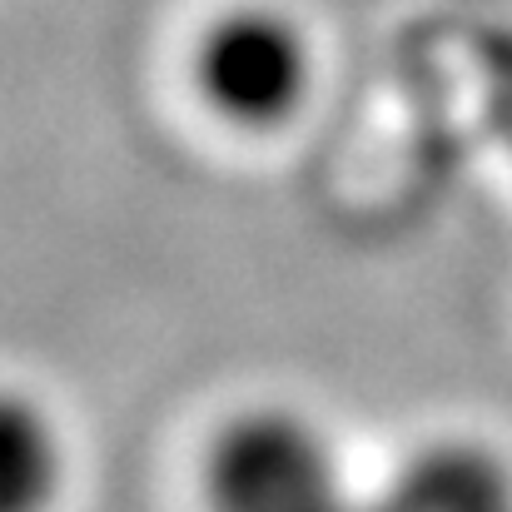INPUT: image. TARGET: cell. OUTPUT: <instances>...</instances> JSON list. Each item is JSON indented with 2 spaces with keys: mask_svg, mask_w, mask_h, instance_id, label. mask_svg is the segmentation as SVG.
Here are the masks:
<instances>
[{
  "mask_svg": "<svg viewBox=\"0 0 512 512\" xmlns=\"http://www.w3.org/2000/svg\"><path fill=\"white\" fill-rule=\"evenodd\" d=\"M204 512H358L339 443L299 408L254 403L204 448Z\"/></svg>",
  "mask_w": 512,
  "mask_h": 512,
  "instance_id": "cell-1",
  "label": "cell"
},
{
  "mask_svg": "<svg viewBox=\"0 0 512 512\" xmlns=\"http://www.w3.org/2000/svg\"><path fill=\"white\" fill-rule=\"evenodd\" d=\"M0 508L5 512H50L65 488V448L40 403L25 393L5 398L0 418Z\"/></svg>",
  "mask_w": 512,
  "mask_h": 512,
  "instance_id": "cell-4",
  "label": "cell"
},
{
  "mask_svg": "<svg viewBox=\"0 0 512 512\" xmlns=\"http://www.w3.org/2000/svg\"><path fill=\"white\" fill-rule=\"evenodd\" d=\"M358 512H512V463L483 438H433L363 493Z\"/></svg>",
  "mask_w": 512,
  "mask_h": 512,
  "instance_id": "cell-3",
  "label": "cell"
},
{
  "mask_svg": "<svg viewBox=\"0 0 512 512\" xmlns=\"http://www.w3.org/2000/svg\"><path fill=\"white\" fill-rule=\"evenodd\" d=\"M319 55L299 15L284 5H229L194 40V95L204 110L249 135L284 130L314 95Z\"/></svg>",
  "mask_w": 512,
  "mask_h": 512,
  "instance_id": "cell-2",
  "label": "cell"
},
{
  "mask_svg": "<svg viewBox=\"0 0 512 512\" xmlns=\"http://www.w3.org/2000/svg\"><path fill=\"white\" fill-rule=\"evenodd\" d=\"M483 110L512 155V35H493L483 45Z\"/></svg>",
  "mask_w": 512,
  "mask_h": 512,
  "instance_id": "cell-5",
  "label": "cell"
}]
</instances>
